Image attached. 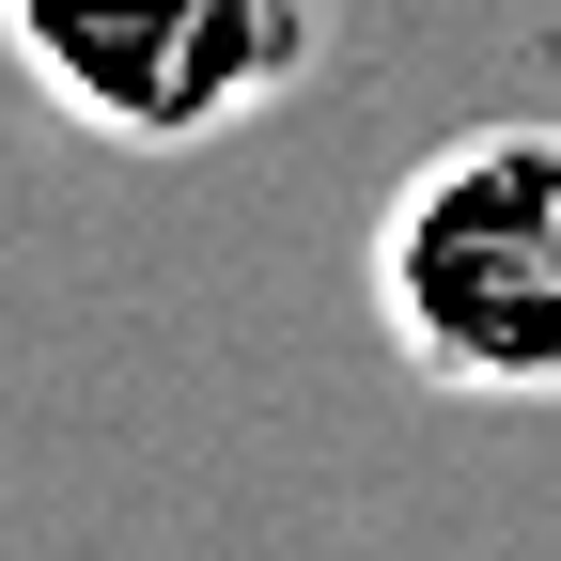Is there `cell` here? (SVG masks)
I'll list each match as a JSON object with an SVG mask.
<instances>
[{"label":"cell","instance_id":"obj_1","mask_svg":"<svg viewBox=\"0 0 561 561\" xmlns=\"http://www.w3.org/2000/svg\"><path fill=\"white\" fill-rule=\"evenodd\" d=\"M375 328L421 390L561 405V125H453L375 203Z\"/></svg>","mask_w":561,"mask_h":561},{"label":"cell","instance_id":"obj_2","mask_svg":"<svg viewBox=\"0 0 561 561\" xmlns=\"http://www.w3.org/2000/svg\"><path fill=\"white\" fill-rule=\"evenodd\" d=\"M328 47V0H0V62L125 157H187L280 110Z\"/></svg>","mask_w":561,"mask_h":561}]
</instances>
